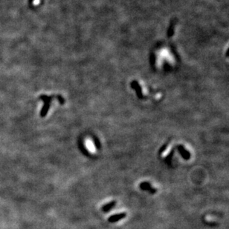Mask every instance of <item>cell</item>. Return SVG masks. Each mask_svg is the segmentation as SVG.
Listing matches in <instances>:
<instances>
[{"label":"cell","mask_w":229,"mask_h":229,"mask_svg":"<svg viewBox=\"0 0 229 229\" xmlns=\"http://www.w3.org/2000/svg\"><path fill=\"white\" fill-rule=\"evenodd\" d=\"M126 217H127V213H125V212L117 213V214H114V215L109 217L108 219V222H110V223H114V222H118L119 220H121L122 219L125 218Z\"/></svg>","instance_id":"cell-1"},{"label":"cell","mask_w":229,"mask_h":229,"mask_svg":"<svg viewBox=\"0 0 229 229\" xmlns=\"http://www.w3.org/2000/svg\"><path fill=\"white\" fill-rule=\"evenodd\" d=\"M140 188L142 190L148 191H149L150 193H152V194H154V193L156 192V190L152 187V186L149 184V182H141V183L140 184Z\"/></svg>","instance_id":"cell-2"},{"label":"cell","mask_w":229,"mask_h":229,"mask_svg":"<svg viewBox=\"0 0 229 229\" xmlns=\"http://www.w3.org/2000/svg\"><path fill=\"white\" fill-rule=\"evenodd\" d=\"M116 203H117V202L115 201V200H114V201H112V202H110L107 203V204H106V205H104V206L102 207V211L104 212L109 211L111 210L112 208H113L114 206H115V205H116Z\"/></svg>","instance_id":"cell-3"},{"label":"cell","mask_w":229,"mask_h":229,"mask_svg":"<svg viewBox=\"0 0 229 229\" xmlns=\"http://www.w3.org/2000/svg\"><path fill=\"white\" fill-rule=\"evenodd\" d=\"M226 56H228V57H229V48L227 50V51H226Z\"/></svg>","instance_id":"cell-4"}]
</instances>
